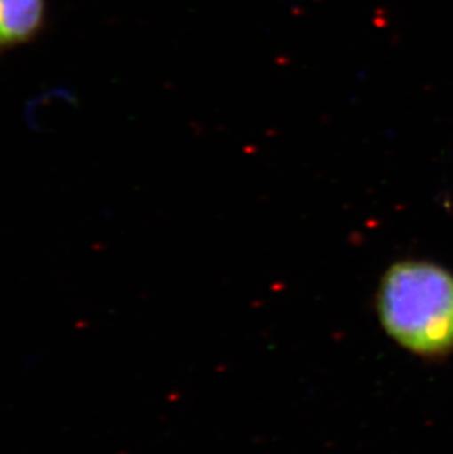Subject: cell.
Returning <instances> with one entry per match:
<instances>
[{
    "mask_svg": "<svg viewBox=\"0 0 453 454\" xmlns=\"http://www.w3.org/2000/svg\"><path fill=\"white\" fill-rule=\"evenodd\" d=\"M381 325L409 352L439 357L453 352V275L425 261H402L381 279Z\"/></svg>",
    "mask_w": 453,
    "mask_h": 454,
    "instance_id": "obj_1",
    "label": "cell"
},
{
    "mask_svg": "<svg viewBox=\"0 0 453 454\" xmlns=\"http://www.w3.org/2000/svg\"><path fill=\"white\" fill-rule=\"evenodd\" d=\"M47 22V0H0V53L35 42Z\"/></svg>",
    "mask_w": 453,
    "mask_h": 454,
    "instance_id": "obj_2",
    "label": "cell"
}]
</instances>
